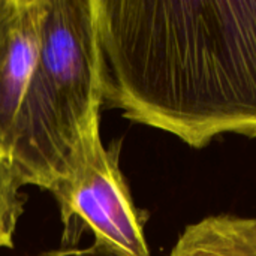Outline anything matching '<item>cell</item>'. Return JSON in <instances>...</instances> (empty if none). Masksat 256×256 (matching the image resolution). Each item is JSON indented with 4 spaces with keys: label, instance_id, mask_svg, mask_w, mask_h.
Listing matches in <instances>:
<instances>
[{
    "label": "cell",
    "instance_id": "cell-3",
    "mask_svg": "<svg viewBox=\"0 0 256 256\" xmlns=\"http://www.w3.org/2000/svg\"><path fill=\"white\" fill-rule=\"evenodd\" d=\"M120 142L105 148L100 136L86 148L69 177L50 192L58 202L63 246L74 248L82 231L124 256H152L144 236L146 218L135 207L118 166Z\"/></svg>",
    "mask_w": 256,
    "mask_h": 256
},
{
    "label": "cell",
    "instance_id": "cell-5",
    "mask_svg": "<svg viewBox=\"0 0 256 256\" xmlns=\"http://www.w3.org/2000/svg\"><path fill=\"white\" fill-rule=\"evenodd\" d=\"M170 256H256V219L206 218L186 226Z\"/></svg>",
    "mask_w": 256,
    "mask_h": 256
},
{
    "label": "cell",
    "instance_id": "cell-7",
    "mask_svg": "<svg viewBox=\"0 0 256 256\" xmlns=\"http://www.w3.org/2000/svg\"><path fill=\"white\" fill-rule=\"evenodd\" d=\"M39 256H124L120 254L118 250H116L114 248L108 246L104 242L94 240L92 246L86 248V249H76V248H63V249H57V250H50V252H44Z\"/></svg>",
    "mask_w": 256,
    "mask_h": 256
},
{
    "label": "cell",
    "instance_id": "cell-6",
    "mask_svg": "<svg viewBox=\"0 0 256 256\" xmlns=\"http://www.w3.org/2000/svg\"><path fill=\"white\" fill-rule=\"evenodd\" d=\"M24 180L14 160L0 154V249L14 248L16 222L24 210L26 198L20 195Z\"/></svg>",
    "mask_w": 256,
    "mask_h": 256
},
{
    "label": "cell",
    "instance_id": "cell-2",
    "mask_svg": "<svg viewBox=\"0 0 256 256\" xmlns=\"http://www.w3.org/2000/svg\"><path fill=\"white\" fill-rule=\"evenodd\" d=\"M105 100L96 0H44L40 44L10 159L24 184L51 190L99 135Z\"/></svg>",
    "mask_w": 256,
    "mask_h": 256
},
{
    "label": "cell",
    "instance_id": "cell-1",
    "mask_svg": "<svg viewBox=\"0 0 256 256\" xmlns=\"http://www.w3.org/2000/svg\"><path fill=\"white\" fill-rule=\"evenodd\" d=\"M105 100L202 148L256 138V0H96Z\"/></svg>",
    "mask_w": 256,
    "mask_h": 256
},
{
    "label": "cell",
    "instance_id": "cell-4",
    "mask_svg": "<svg viewBox=\"0 0 256 256\" xmlns=\"http://www.w3.org/2000/svg\"><path fill=\"white\" fill-rule=\"evenodd\" d=\"M44 0H0V154L10 158L18 112L40 44Z\"/></svg>",
    "mask_w": 256,
    "mask_h": 256
}]
</instances>
